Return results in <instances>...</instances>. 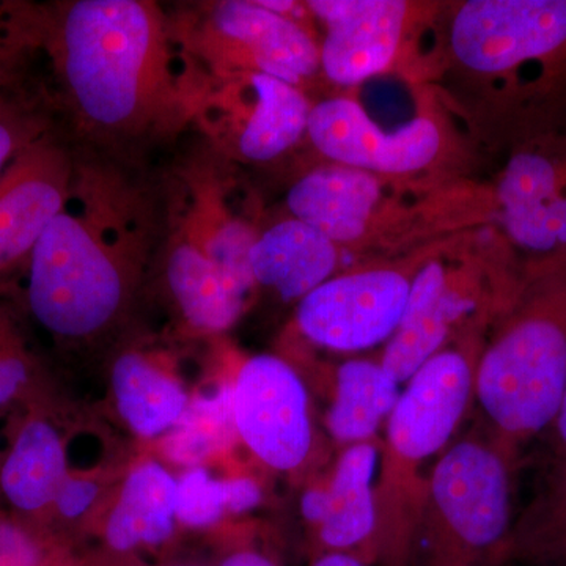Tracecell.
I'll return each mask as SVG.
<instances>
[{"instance_id":"obj_9","label":"cell","mask_w":566,"mask_h":566,"mask_svg":"<svg viewBox=\"0 0 566 566\" xmlns=\"http://www.w3.org/2000/svg\"><path fill=\"white\" fill-rule=\"evenodd\" d=\"M424 252L338 273L303 297L296 323L312 344L337 353L386 345L403 318Z\"/></svg>"},{"instance_id":"obj_34","label":"cell","mask_w":566,"mask_h":566,"mask_svg":"<svg viewBox=\"0 0 566 566\" xmlns=\"http://www.w3.org/2000/svg\"><path fill=\"white\" fill-rule=\"evenodd\" d=\"M324 512H326V493L324 488H315V490L307 491L303 497V515L308 523H322Z\"/></svg>"},{"instance_id":"obj_21","label":"cell","mask_w":566,"mask_h":566,"mask_svg":"<svg viewBox=\"0 0 566 566\" xmlns=\"http://www.w3.org/2000/svg\"><path fill=\"white\" fill-rule=\"evenodd\" d=\"M401 385L379 360H346L335 371L327 428L342 447L376 441L392 412Z\"/></svg>"},{"instance_id":"obj_25","label":"cell","mask_w":566,"mask_h":566,"mask_svg":"<svg viewBox=\"0 0 566 566\" xmlns=\"http://www.w3.org/2000/svg\"><path fill=\"white\" fill-rule=\"evenodd\" d=\"M112 385L123 419L145 438L172 428L188 406L181 387L139 354H125L115 363Z\"/></svg>"},{"instance_id":"obj_24","label":"cell","mask_w":566,"mask_h":566,"mask_svg":"<svg viewBox=\"0 0 566 566\" xmlns=\"http://www.w3.org/2000/svg\"><path fill=\"white\" fill-rule=\"evenodd\" d=\"M566 566V458L551 461L542 486L515 517L509 565Z\"/></svg>"},{"instance_id":"obj_4","label":"cell","mask_w":566,"mask_h":566,"mask_svg":"<svg viewBox=\"0 0 566 566\" xmlns=\"http://www.w3.org/2000/svg\"><path fill=\"white\" fill-rule=\"evenodd\" d=\"M490 327H476L431 356L401 386L381 439L371 564L411 566L417 556L428 472L475 400L480 354Z\"/></svg>"},{"instance_id":"obj_3","label":"cell","mask_w":566,"mask_h":566,"mask_svg":"<svg viewBox=\"0 0 566 566\" xmlns=\"http://www.w3.org/2000/svg\"><path fill=\"white\" fill-rule=\"evenodd\" d=\"M453 70L482 87L488 112L516 147L562 133L566 114V0H468L447 25Z\"/></svg>"},{"instance_id":"obj_20","label":"cell","mask_w":566,"mask_h":566,"mask_svg":"<svg viewBox=\"0 0 566 566\" xmlns=\"http://www.w3.org/2000/svg\"><path fill=\"white\" fill-rule=\"evenodd\" d=\"M166 271L182 315L199 329H229L251 294L175 233L169 241Z\"/></svg>"},{"instance_id":"obj_8","label":"cell","mask_w":566,"mask_h":566,"mask_svg":"<svg viewBox=\"0 0 566 566\" xmlns=\"http://www.w3.org/2000/svg\"><path fill=\"white\" fill-rule=\"evenodd\" d=\"M502 238L524 275L566 262V134L516 147L493 193Z\"/></svg>"},{"instance_id":"obj_17","label":"cell","mask_w":566,"mask_h":566,"mask_svg":"<svg viewBox=\"0 0 566 566\" xmlns=\"http://www.w3.org/2000/svg\"><path fill=\"white\" fill-rule=\"evenodd\" d=\"M379 453L381 439H376L344 447L335 461L329 482L324 486L326 512L316 527L319 554L356 553L371 564V545L378 523L376 476Z\"/></svg>"},{"instance_id":"obj_39","label":"cell","mask_w":566,"mask_h":566,"mask_svg":"<svg viewBox=\"0 0 566 566\" xmlns=\"http://www.w3.org/2000/svg\"><path fill=\"white\" fill-rule=\"evenodd\" d=\"M178 566H196V565H178Z\"/></svg>"},{"instance_id":"obj_7","label":"cell","mask_w":566,"mask_h":566,"mask_svg":"<svg viewBox=\"0 0 566 566\" xmlns=\"http://www.w3.org/2000/svg\"><path fill=\"white\" fill-rule=\"evenodd\" d=\"M523 283V270L505 241L482 253L430 249L412 281L403 318L379 363L403 386L450 342L476 327H491Z\"/></svg>"},{"instance_id":"obj_36","label":"cell","mask_w":566,"mask_h":566,"mask_svg":"<svg viewBox=\"0 0 566 566\" xmlns=\"http://www.w3.org/2000/svg\"><path fill=\"white\" fill-rule=\"evenodd\" d=\"M221 566H277L270 557L256 551H240L226 558Z\"/></svg>"},{"instance_id":"obj_32","label":"cell","mask_w":566,"mask_h":566,"mask_svg":"<svg viewBox=\"0 0 566 566\" xmlns=\"http://www.w3.org/2000/svg\"><path fill=\"white\" fill-rule=\"evenodd\" d=\"M226 506L229 512L243 513L255 509L262 501V491L251 479H233L223 482Z\"/></svg>"},{"instance_id":"obj_5","label":"cell","mask_w":566,"mask_h":566,"mask_svg":"<svg viewBox=\"0 0 566 566\" xmlns=\"http://www.w3.org/2000/svg\"><path fill=\"white\" fill-rule=\"evenodd\" d=\"M566 389V262L524 277L488 331L475 378L483 430L520 461L545 434Z\"/></svg>"},{"instance_id":"obj_37","label":"cell","mask_w":566,"mask_h":566,"mask_svg":"<svg viewBox=\"0 0 566 566\" xmlns=\"http://www.w3.org/2000/svg\"><path fill=\"white\" fill-rule=\"evenodd\" d=\"M9 340H11V335L9 334V329H7V324L0 319V344Z\"/></svg>"},{"instance_id":"obj_29","label":"cell","mask_w":566,"mask_h":566,"mask_svg":"<svg viewBox=\"0 0 566 566\" xmlns=\"http://www.w3.org/2000/svg\"><path fill=\"white\" fill-rule=\"evenodd\" d=\"M41 547L24 528L0 520V566H41Z\"/></svg>"},{"instance_id":"obj_22","label":"cell","mask_w":566,"mask_h":566,"mask_svg":"<svg viewBox=\"0 0 566 566\" xmlns=\"http://www.w3.org/2000/svg\"><path fill=\"white\" fill-rule=\"evenodd\" d=\"M175 502L177 483L166 469L156 463L134 469L107 523V543L115 551L161 545L174 532Z\"/></svg>"},{"instance_id":"obj_27","label":"cell","mask_w":566,"mask_h":566,"mask_svg":"<svg viewBox=\"0 0 566 566\" xmlns=\"http://www.w3.org/2000/svg\"><path fill=\"white\" fill-rule=\"evenodd\" d=\"M226 510L223 482L210 479L203 469H192L177 483L175 516L186 526H210Z\"/></svg>"},{"instance_id":"obj_31","label":"cell","mask_w":566,"mask_h":566,"mask_svg":"<svg viewBox=\"0 0 566 566\" xmlns=\"http://www.w3.org/2000/svg\"><path fill=\"white\" fill-rule=\"evenodd\" d=\"M98 494V485L91 480L69 479L59 488L55 494L54 504L61 515L65 517H77L87 512L88 506L95 501Z\"/></svg>"},{"instance_id":"obj_14","label":"cell","mask_w":566,"mask_h":566,"mask_svg":"<svg viewBox=\"0 0 566 566\" xmlns=\"http://www.w3.org/2000/svg\"><path fill=\"white\" fill-rule=\"evenodd\" d=\"M307 10L326 25L319 46L324 76L353 87L397 61L412 7L401 0H311Z\"/></svg>"},{"instance_id":"obj_12","label":"cell","mask_w":566,"mask_h":566,"mask_svg":"<svg viewBox=\"0 0 566 566\" xmlns=\"http://www.w3.org/2000/svg\"><path fill=\"white\" fill-rule=\"evenodd\" d=\"M307 137L331 163L385 178L422 172L433 166L444 145L441 128L430 115L386 132L363 104L348 96L312 106Z\"/></svg>"},{"instance_id":"obj_6","label":"cell","mask_w":566,"mask_h":566,"mask_svg":"<svg viewBox=\"0 0 566 566\" xmlns=\"http://www.w3.org/2000/svg\"><path fill=\"white\" fill-rule=\"evenodd\" d=\"M516 461L482 428L452 442L424 485L417 556L424 566H505Z\"/></svg>"},{"instance_id":"obj_23","label":"cell","mask_w":566,"mask_h":566,"mask_svg":"<svg viewBox=\"0 0 566 566\" xmlns=\"http://www.w3.org/2000/svg\"><path fill=\"white\" fill-rule=\"evenodd\" d=\"M66 479V458L57 431L44 420H29L18 433L0 472V488L21 512H40L54 504Z\"/></svg>"},{"instance_id":"obj_35","label":"cell","mask_w":566,"mask_h":566,"mask_svg":"<svg viewBox=\"0 0 566 566\" xmlns=\"http://www.w3.org/2000/svg\"><path fill=\"white\" fill-rule=\"evenodd\" d=\"M312 566H374L356 553H323L315 557Z\"/></svg>"},{"instance_id":"obj_18","label":"cell","mask_w":566,"mask_h":566,"mask_svg":"<svg viewBox=\"0 0 566 566\" xmlns=\"http://www.w3.org/2000/svg\"><path fill=\"white\" fill-rule=\"evenodd\" d=\"M342 248L314 227L290 218L259 234L251 251L253 279L282 300H303L337 275Z\"/></svg>"},{"instance_id":"obj_19","label":"cell","mask_w":566,"mask_h":566,"mask_svg":"<svg viewBox=\"0 0 566 566\" xmlns=\"http://www.w3.org/2000/svg\"><path fill=\"white\" fill-rule=\"evenodd\" d=\"M188 207L175 234L188 241L211 260L223 274L251 293L256 285L251 268V251L259 232L251 221L233 214L226 191L210 177H193L188 186Z\"/></svg>"},{"instance_id":"obj_10","label":"cell","mask_w":566,"mask_h":566,"mask_svg":"<svg viewBox=\"0 0 566 566\" xmlns=\"http://www.w3.org/2000/svg\"><path fill=\"white\" fill-rule=\"evenodd\" d=\"M182 43L210 63L212 77L263 73L300 87L322 70L319 46L300 22L251 0L212 3Z\"/></svg>"},{"instance_id":"obj_30","label":"cell","mask_w":566,"mask_h":566,"mask_svg":"<svg viewBox=\"0 0 566 566\" xmlns=\"http://www.w3.org/2000/svg\"><path fill=\"white\" fill-rule=\"evenodd\" d=\"M29 368L24 357L14 349L13 340L0 345V405L9 403L28 382Z\"/></svg>"},{"instance_id":"obj_38","label":"cell","mask_w":566,"mask_h":566,"mask_svg":"<svg viewBox=\"0 0 566 566\" xmlns=\"http://www.w3.org/2000/svg\"><path fill=\"white\" fill-rule=\"evenodd\" d=\"M7 81H9V74H7L6 69H3L2 63H0V87H2Z\"/></svg>"},{"instance_id":"obj_15","label":"cell","mask_w":566,"mask_h":566,"mask_svg":"<svg viewBox=\"0 0 566 566\" xmlns=\"http://www.w3.org/2000/svg\"><path fill=\"white\" fill-rule=\"evenodd\" d=\"M74 170L65 150L41 137L0 175V279L29 263L40 238L65 207Z\"/></svg>"},{"instance_id":"obj_1","label":"cell","mask_w":566,"mask_h":566,"mask_svg":"<svg viewBox=\"0 0 566 566\" xmlns=\"http://www.w3.org/2000/svg\"><path fill=\"white\" fill-rule=\"evenodd\" d=\"M9 44L46 51L63 98L88 133L139 140L199 118L212 80L150 0H74L20 9Z\"/></svg>"},{"instance_id":"obj_26","label":"cell","mask_w":566,"mask_h":566,"mask_svg":"<svg viewBox=\"0 0 566 566\" xmlns=\"http://www.w3.org/2000/svg\"><path fill=\"white\" fill-rule=\"evenodd\" d=\"M233 386L199 397L186 406L172 431L164 441V453L180 464H197L233 441Z\"/></svg>"},{"instance_id":"obj_33","label":"cell","mask_w":566,"mask_h":566,"mask_svg":"<svg viewBox=\"0 0 566 566\" xmlns=\"http://www.w3.org/2000/svg\"><path fill=\"white\" fill-rule=\"evenodd\" d=\"M545 434L547 436V441H549L553 461L566 458V389L564 395H562L556 417H554L553 423L547 428Z\"/></svg>"},{"instance_id":"obj_2","label":"cell","mask_w":566,"mask_h":566,"mask_svg":"<svg viewBox=\"0 0 566 566\" xmlns=\"http://www.w3.org/2000/svg\"><path fill=\"white\" fill-rule=\"evenodd\" d=\"M147 248L150 232L137 193L106 170H74L65 207L28 263L36 322L61 337L98 333L125 303Z\"/></svg>"},{"instance_id":"obj_13","label":"cell","mask_w":566,"mask_h":566,"mask_svg":"<svg viewBox=\"0 0 566 566\" xmlns=\"http://www.w3.org/2000/svg\"><path fill=\"white\" fill-rule=\"evenodd\" d=\"M234 422L241 439L264 464L294 471L314 446L308 395L281 357L245 360L233 386Z\"/></svg>"},{"instance_id":"obj_28","label":"cell","mask_w":566,"mask_h":566,"mask_svg":"<svg viewBox=\"0 0 566 566\" xmlns=\"http://www.w3.org/2000/svg\"><path fill=\"white\" fill-rule=\"evenodd\" d=\"M41 137L39 122L0 95V175L24 148Z\"/></svg>"},{"instance_id":"obj_16","label":"cell","mask_w":566,"mask_h":566,"mask_svg":"<svg viewBox=\"0 0 566 566\" xmlns=\"http://www.w3.org/2000/svg\"><path fill=\"white\" fill-rule=\"evenodd\" d=\"M387 178L340 164L303 175L286 196L290 214L308 223L333 243L357 245L378 232L390 211Z\"/></svg>"},{"instance_id":"obj_11","label":"cell","mask_w":566,"mask_h":566,"mask_svg":"<svg viewBox=\"0 0 566 566\" xmlns=\"http://www.w3.org/2000/svg\"><path fill=\"white\" fill-rule=\"evenodd\" d=\"M219 80L199 120L227 151L245 161H273L307 136L312 106L300 87L263 73Z\"/></svg>"}]
</instances>
